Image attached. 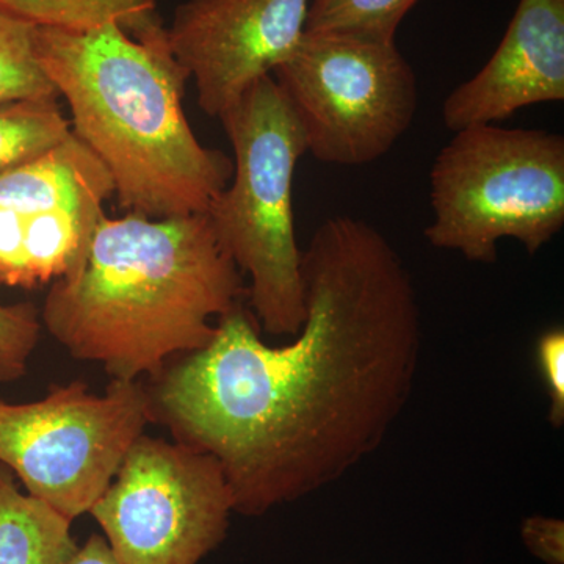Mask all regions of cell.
<instances>
[{
  "instance_id": "4",
  "label": "cell",
  "mask_w": 564,
  "mask_h": 564,
  "mask_svg": "<svg viewBox=\"0 0 564 564\" xmlns=\"http://www.w3.org/2000/svg\"><path fill=\"white\" fill-rule=\"evenodd\" d=\"M218 120L232 144L234 173L206 215L226 254L250 278L261 329L293 337L304 321L302 254L293 180L307 152L299 118L273 76L248 88Z\"/></svg>"
},
{
  "instance_id": "6",
  "label": "cell",
  "mask_w": 564,
  "mask_h": 564,
  "mask_svg": "<svg viewBox=\"0 0 564 564\" xmlns=\"http://www.w3.org/2000/svg\"><path fill=\"white\" fill-rule=\"evenodd\" d=\"M151 422L141 380H111L104 395L73 381L39 402L0 400V463L73 522L90 513Z\"/></svg>"
},
{
  "instance_id": "18",
  "label": "cell",
  "mask_w": 564,
  "mask_h": 564,
  "mask_svg": "<svg viewBox=\"0 0 564 564\" xmlns=\"http://www.w3.org/2000/svg\"><path fill=\"white\" fill-rule=\"evenodd\" d=\"M536 361L547 389L549 422L554 429L564 426V329L562 326L541 334L536 344Z\"/></svg>"
},
{
  "instance_id": "9",
  "label": "cell",
  "mask_w": 564,
  "mask_h": 564,
  "mask_svg": "<svg viewBox=\"0 0 564 564\" xmlns=\"http://www.w3.org/2000/svg\"><path fill=\"white\" fill-rule=\"evenodd\" d=\"M113 192L104 163L73 131L0 172V284L35 289L73 273Z\"/></svg>"
},
{
  "instance_id": "1",
  "label": "cell",
  "mask_w": 564,
  "mask_h": 564,
  "mask_svg": "<svg viewBox=\"0 0 564 564\" xmlns=\"http://www.w3.org/2000/svg\"><path fill=\"white\" fill-rule=\"evenodd\" d=\"M304 321L263 343L245 303L147 383L152 422L220 464L234 513L261 518L336 484L410 403L422 315L410 270L370 223L328 218L302 254Z\"/></svg>"
},
{
  "instance_id": "16",
  "label": "cell",
  "mask_w": 564,
  "mask_h": 564,
  "mask_svg": "<svg viewBox=\"0 0 564 564\" xmlns=\"http://www.w3.org/2000/svg\"><path fill=\"white\" fill-rule=\"evenodd\" d=\"M419 0H311L306 32H334L395 43L404 17Z\"/></svg>"
},
{
  "instance_id": "2",
  "label": "cell",
  "mask_w": 564,
  "mask_h": 564,
  "mask_svg": "<svg viewBox=\"0 0 564 564\" xmlns=\"http://www.w3.org/2000/svg\"><path fill=\"white\" fill-rule=\"evenodd\" d=\"M243 274L206 214L104 215L80 265L52 282L41 325L111 380H141L202 350L247 299Z\"/></svg>"
},
{
  "instance_id": "19",
  "label": "cell",
  "mask_w": 564,
  "mask_h": 564,
  "mask_svg": "<svg viewBox=\"0 0 564 564\" xmlns=\"http://www.w3.org/2000/svg\"><path fill=\"white\" fill-rule=\"evenodd\" d=\"M521 538L527 551L545 564H564V522L551 516L524 519Z\"/></svg>"
},
{
  "instance_id": "12",
  "label": "cell",
  "mask_w": 564,
  "mask_h": 564,
  "mask_svg": "<svg viewBox=\"0 0 564 564\" xmlns=\"http://www.w3.org/2000/svg\"><path fill=\"white\" fill-rule=\"evenodd\" d=\"M76 549L70 521L21 492L0 463V564H65Z\"/></svg>"
},
{
  "instance_id": "15",
  "label": "cell",
  "mask_w": 564,
  "mask_h": 564,
  "mask_svg": "<svg viewBox=\"0 0 564 564\" xmlns=\"http://www.w3.org/2000/svg\"><path fill=\"white\" fill-rule=\"evenodd\" d=\"M36 32V25L0 10V106L61 98L41 65Z\"/></svg>"
},
{
  "instance_id": "20",
  "label": "cell",
  "mask_w": 564,
  "mask_h": 564,
  "mask_svg": "<svg viewBox=\"0 0 564 564\" xmlns=\"http://www.w3.org/2000/svg\"><path fill=\"white\" fill-rule=\"evenodd\" d=\"M65 564H124L111 551L106 538L91 534L84 544L77 545L76 552Z\"/></svg>"
},
{
  "instance_id": "8",
  "label": "cell",
  "mask_w": 564,
  "mask_h": 564,
  "mask_svg": "<svg viewBox=\"0 0 564 564\" xmlns=\"http://www.w3.org/2000/svg\"><path fill=\"white\" fill-rule=\"evenodd\" d=\"M232 513L210 455L141 434L88 514L124 564H198L225 541Z\"/></svg>"
},
{
  "instance_id": "17",
  "label": "cell",
  "mask_w": 564,
  "mask_h": 564,
  "mask_svg": "<svg viewBox=\"0 0 564 564\" xmlns=\"http://www.w3.org/2000/svg\"><path fill=\"white\" fill-rule=\"evenodd\" d=\"M41 328L35 304H0V383L20 380L28 372Z\"/></svg>"
},
{
  "instance_id": "10",
  "label": "cell",
  "mask_w": 564,
  "mask_h": 564,
  "mask_svg": "<svg viewBox=\"0 0 564 564\" xmlns=\"http://www.w3.org/2000/svg\"><path fill=\"white\" fill-rule=\"evenodd\" d=\"M311 0H185L166 41L204 113L220 118L254 82L272 76L306 32Z\"/></svg>"
},
{
  "instance_id": "13",
  "label": "cell",
  "mask_w": 564,
  "mask_h": 564,
  "mask_svg": "<svg viewBox=\"0 0 564 564\" xmlns=\"http://www.w3.org/2000/svg\"><path fill=\"white\" fill-rule=\"evenodd\" d=\"M159 0H0V10L36 28L90 31L115 24L131 36L162 25Z\"/></svg>"
},
{
  "instance_id": "11",
  "label": "cell",
  "mask_w": 564,
  "mask_h": 564,
  "mask_svg": "<svg viewBox=\"0 0 564 564\" xmlns=\"http://www.w3.org/2000/svg\"><path fill=\"white\" fill-rule=\"evenodd\" d=\"M564 101V0H519L484 68L443 104L448 131L499 124L534 104Z\"/></svg>"
},
{
  "instance_id": "14",
  "label": "cell",
  "mask_w": 564,
  "mask_h": 564,
  "mask_svg": "<svg viewBox=\"0 0 564 564\" xmlns=\"http://www.w3.org/2000/svg\"><path fill=\"white\" fill-rule=\"evenodd\" d=\"M70 121L54 99L0 106V172L22 165L62 143Z\"/></svg>"
},
{
  "instance_id": "5",
  "label": "cell",
  "mask_w": 564,
  "mask_h": 564,
  "mask_svg": "<svg viewBox=\"0 0 564 564\" xmlns=\"http://www.w3.org/2000/svg\"><path fill=\"white\" fill-rule=\"evenodd\" d=\"M430 245L497 262L505 239L543 250L564 228V139L543 129L481 124L456 131L430 172Z\"/></svg>"
},
{
  "instance_id": "7",
  "label": "cell",
  "mask_w": 564,
  "mask_h": 564,
  "mask_svg": "<svg viewBox=\"0 0 564 564\" xmlns=\"http://www.w3.org/2000/svg\"><path fill=\"white\" fill-rule=\"evenodd\" d=\"M272 76L299 118L307 152L329 165L377 162L417 111V77L397 43L304 32Z\"/></svg>"
},
{
  "instance_id": "3",
  "label": "cell",
  "mask_w": 564,
  "mask_h": 564,
  "mask_svg": "<svg viewBox=\"0 0 564 564\" xmlns=\"http://www.w3.org/2000/svg\"><path fill=\"white\" fill-rule=\"evenodd\" d=\"M41 65L68 102L70 131L99 159L128 214H206L231 181L234 162L204 147L185 117L187 70L165 25L131 36L118 25L90 31L39 28Z\"/></svg>"
}]
</instances>
